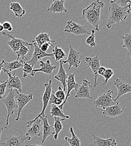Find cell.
<instances>
[{
    "label": "cell",
    "mask_w": 131,
    "mask_h": 146,
    "mask_svg": "<svg viewBox=\"0 0 131 146\" xmlns=\"http://www.w3.org/2000/svg\"><path fill=\"white\" fill-rule=\"evenodd\" d=\"M52 80L50 79L48 83L44 84V87H45V91H44L43 97H42V101H43L42 110H41L40 113L38 114L37 117H36L34 119H37L40 116L45 117L46 116L45 115V111L47 109V108L48 107V105L49 104V99H50V97L51 96V93L52 92Z\"/></svg>",
    "instance_id": "5bb4252c"
},
{
    "label": "cell",
    "mask_w": 131,
    "mask_h": 146,
    "mask_svg": "<svg viewBox=\"0 0 131 146\" xmlns=\"http://www.w3.org/2000/svg\"><path fill=\"white\" fill-rule=\"evenodd\" d=\"M5 62H6V61H5V60H2V61L0 62V73H1V70H2V67H3V64H4V63H5Z\"/></svg>",
    "instance_id": "7bdbcfd3"
},
{
    "label": "cell",
    "mask_w": 131,
    "mask_h": 146,
    "mask_svg": "<svg viewBox=\"0 0 131 146\" xmlns=\"http://www.w3.org/2000/svg\"><path fill=\"white\" fill-rule=\"evenodd\" d=\"M10 10H11L15 14V16L21 18L26 13L25 10L21 7L18 2H12L10 3Z\"/></svg>",
    "instance_id": "484cf974"
},
{
    "label": "cell",
    "mask_w": 131,
    "mask_h": 146,
    "mask_svg": "<svg viewBox=\"0 0 131 146\" xmlns=\"http://www.w3.org/2000/svg\"><path fill=\"white\" fill-rule=\"evenodd\" d=\"M123 40L124 44L123 47L125 48L127 50V55L131 58V28L128 33L126 34L125 36H120Z\"/></svg>",
    "instance_id": "f546056e"
},
{
    "label": "cell",
    "mask_w": 131,
    "mask_h": 146,
    "mask_svg": "<svg viewBox=\"0 0 131 146\" xmlns=\"http://www.w3.org/2000/svg\"><path fill=\"white\" fill-rule=\"evenodd\" d=\"M51 49L52 51V54L54 55L55 62L60 61L66 57V54L62 48H59L57 46H56Z\"/></svg>",
    "instance_id": "4dcf8cb0"
},
{
    "label": "cell",
    "mask_w": 131,
    "mask_h": 146,
    "mask_svg": "<svg viewBox=\"0 0 131 146\" xmlns=\"http://www.w3.org/2000/svg\"><path fill=\"white\" fill-rule=\"evenodd\" d=\"M3 128H3V127L0 128V139H1V134H2V131H3ZM0 145H1V142H0Z\"/></svg>",
    "instance_id": "f6af8a7d"
},
{
    "label": "cell",
    "mask_w": 131,
    "mask_h": 146,
    "mask_svg": "<svg viewBox=\"0 0 131 146\" xmlns=\"http://www.w3.org/2000/svg\"><path fill=\"white\" fill-rule=\"evenodd\" d=\"M37 43L38 46L40 48V46L45 43H54L55 40H51L50 39V35L46 33H41L36 36L35 40H34Z\"/></svg>",
    "instance_id": "d4e9b609"
},
{
    "label": "cell",
    "mask_w": 131,
    "mask_h": 146,
    "mask_svg": "<svg viewBox=\"0 0 131 146\" xmlns=\"http://www.w3.org/2000/svg\"><path fill=\"white\" fill-rule=\"evenodd\" d=\"M131 4L122 7L111 1V5L108 8L109 14L108 21L106 24L107 28L110 29L113 25L119 24L120 22L125 20L131 13Z\"/></svg>",
    "instance_id": "7a4b0ae2"
},
{
    "label": "cell",
    "mask_w": 131,
    "mask_h": 146,
    "mask_svg": "<svg viewBox=\"0 0 131 146\" xmlns=\"http://www.w3.org/2000/svg\"><path fill=\"white\" fill-rule=\"evenodd\" d=\"M54 78L61 83V84L62 86H63V90L65 92L66 88L67 87V80L68 78V75L66 74V70H65L63 66L62 60L59 61V68L58 72L57 73L56 75L54 76Z\"/></svg>",
    "instance_id": "44dd1931"
},
{
    "label": "cell",
    "mask_w": 131,
    "mask_h": 146,
    "mask_svg": "<svg viewBox=\"0 0 131 146\" xmlns=\"http://www.w3.org/2000/svg\"><path fill=\"white\" fill-rule=\"evenodd\" d=\"M29 51V48L26 47L25 46H22L19 50L15 53L17 55L16 60H18V61L19 60L20 57H22V58L27 60V58L26 57V55L28 54Z\"/></svg>",
    "instance_id": "1f68e13d"
},
{
    "label": "cell",
    "mask_w": 131,
    "mask_h": 146,
    "mask_svg": "<svg viewBox=\"0 0 131 146\" xmlns=\"http://www.w3.org/2000/svg\"><path fill=\"white\" fill-rule=\"evenodd\" d=\"M2 25H3V29L6 30L8 32H11L13 29L12 25L10 23L8 22V21L4 22L2 24Z\"/></svg>",
    "instance_id": "60d3db41"
},
{
    "label": "cell",
    "mask_w": 131,
    "mask_h": 146,
    "mask_svg": "<svg viewBox=\"0 0 131 146\" xmlns=\"http://www.w3.org/2000/svg\"><path fill=\"white\" fill-rule=\"evenodd\" d=\"M32 44L34 47V52L32 55V57L30 60H28L26 62L29 64H30L33 68L37 64L38 61H40V60L43 58L44 57H51L53 60H55V57L54 55L52 54H47L46 52H43V51H41L40 48L38 47L36 43V42L33 40L32 41Z\"/></svg>",
    "instance_id": "4fadbf2b"
},
{
    "label": "cell",
    "mask_w": 131,
    "mask_h": 146,
    "mask_svg": "<svg viewBox=\"0 0 131 146\" xmlns=\"http://www.w3.org/2000/svg\"><path fill=\"white\" fill-rule=\"evenodd\" d=\"M26 128L25 135L30 138L39 137L43 133V124L39 117L28 121Z\"/></svg>",
    "instance_id": "5b68a950"
},
{
    "label": "cell",
    "mask_w": 131,
    "mask_h": 146,
    "mask_svg": "<svg viewBox=\"0 0 131 146\" xmlns=\"http://www.w3.org/2000/svg\"><path fill=\"white\" fill-rule=\"evenodd\" d=\"M39 118L41 119L43 124V137H42V141H41V145L44 143V142L46 141L47 138L51 136V135H53L54 133L52 132V129L53 128V126H51L48 121V116H45V117L40 116Z\"/></svg>",
    "instance_id": "ffe728a7"
},
{
    "label": "cell",
    "mask_w": 131,
    "mask_h": 146,
    "mask_svg": "<svg viewBox=\"0 0 131 146\" xmlns=\"http://www.w3.org/2000/svg\"><path fill=\"white\" fill-rule=\"evenodd\" d=\"M105 4L99 0L95 1L89 6L82 11L81 20H84L86 23L93 26L95 31H99V24H100L101 10L104 7Z\"/></svg>",
    "instance_id": "6da1fadb"
},
{
    "label": "cell",
    "mask_w": 131,
    "mask_h": 146,
    "mask_svg": "<svg viewBox=\"0 0 131 146\" xmlns=\"http://www.w3.org/2000/svg\"><path fill=\"white\" fill-rule=\"evenodd\" d=\"M115 4L118 5V6L122 7H124L127 6L128 3H130L131 5V1L130 0H114L113 1Z\"/></svg>",
    "instance_id": "f35d334b"
},
{
    "label": "cell",
    "mask_w": 131,
    "mask_h": 146,
    "mask_svg": "<svg viewBox=\"0 0 131 146\" xmlns=\"http://www.w3.org/2000/svg\"><path fill=\"white\" fill-rule=\"evenodd\" d=\"M16 72L14 73V75H12L11 74H8L9 79L7 80V87L9 90L14 89L19 92L20 93H23L22 90V83L21 81L18 76H15Z\"/></svg>",
    "instance_id": "ac0fdd59"
},
{
    "label": "cell",
    "mask_w": 131,
    "mask_h": 146,
    "mask_svg": "<svg viewBox=\"0 0 131 146\" xmlns=\"http://www.w3.org/2000/svg\"><path fill=\"white\" fill-rule=\"evenodd\" d=\"M64 32L68 34H73L78 36L80 35H90V33L86 29V27L78 24L73 21L68 20L65 27Z\"/></svg>",
    "instance_id": "8992f818"
},
{
    "label": "cell",
    "mask_w": 131,
    "mask_h": 146,
    "mask_svg": "<svg viewBox=\"0 0 131 146\" xmlns=\"http://www.w3.org/2000/svg\"><path fill=\"white\" fill-rule=\"evenodd\" d=\"M68 78L67 80V94L66 96V98L65 101L63 102L62 105L59 106V108L62 111L63 110V107L64 105L66 103L67 100L68 98L70 96V92L72 90H76L79 86L80 84H78L77 83H76L75 79V73H70L68 74Z\"/></svg>",
    "instance_id": "2e32d148"
},
{
    "label": "cell",
    "mask_w": 131,
    "mask_h": 146,
    "mask_svg": "<svg viewBox=\"0 0 131 146\" xmlns=\"http://www.w3.org/2000/svg\"><path fill=\"white\" fill-rule=\"evenodd\" d=\"M85 64L87 65L86 68H84L83 69L85 70L86 69H88V68H90L92 69L93 74L94 75V87L95 88L97 87V86L99 84V83H97V78H98V73L97 71L99 68L100 67V58L99 56L97 55H96L93 57H86L85 58Z\"/></svg>",
    "instance_id": "52a82bcc"
},
{
    "label": "cell",
    "mask_w": 131,
    "mask_h": 146,
    "mask_svg": "<svg viewBox=\"0 0 131 146\" xmlns=\"http://www.w3.org/2000/svg\"><path fill=\"white\" fill-rule=\"evenodd\" d=\"M2 35L4 36L11 38V40L7 42V44L10 47V48L14 53H16L22 46H25L28 48L32 47L33 46L32 43H29L20 38H17L15 36L10 35L7 33L2 32Z\"/></svg>",
    "instance_id": "7c38bea8"
},
{
    "label": "cell",
    "mask_w": 131,
    "mask_h": 146,
    "mask_svg": "<svg viewBox=\"0 0 131 146\" xmlns=\"http://www.w3.org/2000/svg\"><path fill=\"white\" fill-rule=\"evenodd\" d=\"M95 31L94 29L91 30L90 35L88 36V38L86 39L85 42L86 43L91 47H93L96 46V41H95Z\"/></svg>",
    "instance_id": "d6a6232c"
},
{
    "label": "cell",
    "mask_w": 131,
    "mask_h": 146,
    "mask_svg": "<svg viewBox=\"0 0 131 146\" xmlns=\"http://www.w3.org/2000/svg\"><path fill=\"white\" fill-rule=\"evenodd\" d=\"M107 69L104 66H100L99 69H98V71H97V73H98V75H100L101 76H103V75L104 74V73L105 72Z\"/></svg>",
    "instance_id": "b9f144b4"
},
{
    "label": "cell",
    "mask_w": 131,
    "mask_h": 146,
    "mask_svg": "<svg viewBox=\"0 0 131 146\" xmlns=\"http://www.w3.org/2000/svg\"><path fill=\"white\" fill-rule=\"evenodd\" d=\"M62 85L60 84L58 88V91L56 92H54V95L57 98L61 100L63 102L65 101L66 98V95L65 92L63 91V89L62 88Z\"/></svg>",
    "instance_id": "8d00e7d4"
},
{
    "label": "cell",
    "mask_w": 131,
    "mask_h": 146,
    "mask_svg": "<svg viewBox=\"0 0 131 146\" xmlns=\"http://www.w3.org/2000/svg\"><path fill=\"white\" fill-rule=\"evenodd\" d=\"M50 115H51V117H60L62 119H68L70 118L69 116L65 115L63 111L59 108V107L55 105H51Z\"/></svg>",
    "instance_id": "f1b7e54d"
},
{
    "label": "cell",
    "mask_w": 131,
    "mask_h": 146,
    "mask_svg": "<svg viewBox=\"0 0 131 146\" xmlns=\"http://www.w3.org/2000/svg\"><path fill=\"white\" fill-rule=\"evenodd\" d=\"M63 103V101H61V100L57 98L54 95V91L52 92L51 93V96L49 101V104L48 105H55L56 106H60L61 105H62V104Z\"/></svg>",
    "instance_id": "d590c367"
},
{
    "label": "cell",
    "mask_w": 131,
    "mask_h": 146,
    "mask_svg": "<svg viewBox=\"0 0 131 146\" xmlns=\"http://www.w3.org/2000/svg\"><path fill=\"white\" fill-rule=\"evenodd\" d=\"M114 85L117 87V96L114 98V101H118V99L128 93L131 92V84L130 83H125L121 80L115 78L114 81Z\"/></svg>",
    "instance_id": "9a60e30c"
},
{
    "label": "cell",
    "mask_w": 131,
    "mask_h": 146,
    "mask_svg": "<svg viewBox=\"0 0 131 146\" xmlns=\"http://www.w3.org/2000/svg\"><path fill=\"white\" fill-rule=\"evenodd\" d=\"M90 88H92L93 90L95 91V88L91 86V83L84 79L83 80L82 84L80 85L75 90L76 92L75 98H85L92 100L93 98L90 94Z\"/></svg>",
    "instance_id": "30bf717a"
},
{
    "label": "cell",
    "mask_w": 131,
    "mask_h": 146,
    "mask_svg": "<svg viewBox=\"0 0 131 146\" xmlns=\"http://www.w3.org/2000/svg\"><path fill=\"white\" fill-rule=\"evenodd\" d=\"M24 146H43L41 145H35V144H28Z\"/></svg>",
    "instance_id": "ee69618b"
},
{
    "label": "cell",
    "mask_w": 131,
    "mask_h": 146,
    "mask_svg": "<svg viewBox=\"0 0 131 146\" xmlns=\"http://www.w3.org/2000/svg\"><path fill=\"white\" fill-rule=\"evenodd\" d=\"M39 63V66L40 68L37 69H33L30 75L32 76H34L36 73L38 72H41L48 75H51L54 70L57 69L56 66H54L53 64H52L49 60H47L45 62L40 60Z\"/></svg>",
    "instance_id": "e0dca14e"
},
{
    "label": "cell",
    "mask_w": 131,
    "mask_h": 146,
    "mask_svg": "<svg viewBox=\"0 0 131 146\" xmlns=\"http://www.w3.org/2000/svg\"><path fill=\"white\" fill-rule=\"evenodd\" d=\"M93 145L95 146H117L115 138L111 137L108 139H103L93 134Z\"/></svg>",
    "instance_id": "603a6c76"
},
{
    "label": "cell",
    "mask_w": 131,
    "mask_h": 146,
    "mask_svg": "<svg viewBox=\"0 0 131 146\" xmlns=\"http://www.w3.org/2000/svg\"><path fill=\"white\" fill-rule=\"evenodd\" d=\"M51 47V48H53L54 47L52 44V43H49V42L48 43H44L43 44H42L40 46V49L43 52H46V51H47L49 49V48H50Z\"/></svg>",
    "instance_id": "ab89813d"
},
{
    "label": "cell",
    "mask_w": 131,
    "mask_h": 146,
    "mask_svg": "<svg viewBox=\"0 0 131 146\" xmlns=\"http://www.w3.org/2000/svg\"><path fill=\"white\" fill-rule=\"evenodd\" d=\"M23 63L24 61L22 60H15L10 62H5L3 65L2 70H3L4 73H6L7 74H11V72H12L13 71L22 68L23 66Z\"/></svg>",
    "instance_id": "cb8c5ba5"
},
{
    "label": "cell",
    "mask_w": 131,
    "mask_h": 146,
    "mask_svg": "<svg viewBox=\"0 0 131 146\" xmlns=\"http://www.w3.org/2000/svg\"><path fill=\"white\" fill-rule=\"evenodd\" d=\"M70 132L72 135V137L70 138L67 137H65L64 138L65 141L68 142L70 146H81V141L78 138V137L76 136V135L75 134L74 131V129L72 127L70 128Z\"/></svg>",
    "instance_id": "83f0119b"
},
{
    "label": "cell",
    "mask_w": 131,
    "mask_h": 146,
    "mask_svg": "<svg viewBox=\"0 0 131 146\" xmlns=\"http://www.w3.org/2000/svg\"><path fill=\"white\" fill-rule=\"evenodd\" d=\"M82 56L80 53L73 48L71 45L70 46V50L68 57L66 60H62L63 64H68V70H70L72 67L77 68L81 62Z\"/></svg>",
    "instance_id": "9c48e42d"
},
{
    "label": "cell",
    "mask_w": 131,
    "mask_h": 146,
    "mask_svg": "<svg viewBox=\"0 0 131 146\" xmlns=\"http://www.w3.org/2000/svg\"><path fill=\"white\" fill-rule=\"evenodd\" d=\"M65 2V0H54L53 1V3L51 4L50 7L46 10V11L53 14L67 13V10L65 8L64 6Z\"/></svg>",
    "instance_id": "7402d4cb"
},
{
    "label": "cell",
    "mask_w": 131,
    "mask_h": 146,
    "mask_svg": "<svg viewBox=\"0 0 131 146\" xmlns=\"http://www.w3.org/2000/svg\"><path fill=\"white\" fill-rule=\"evenodd\" d=\"M33 95L32 93H29L25 94L24 93H19V92H17V94L15 97L16 100V104L18 105V112L17 116L15 119L16 121H19L20 120V114L22 112L23 109L25 106L33 99Z\"/></svg>",
    "instance_id": "8fae6325"
},
{
    "label": "cell",
    "mask_w": 131,
    "mask_h": 146,
    "mask_svg": "<svg viewBox=\"0 0 131 146\" xmlns=\"http://www.w3.org/2000/svg\"><path fill=\"white\" fill-rule=\"evenodd\" d=\"M7 80L2 81L0 83V100L3 99V96L5 95L6 89L7 87Z\"/></svg>",
    "instance_id": "74e56055"
},
{
    "label": "cell",
    "mask_w": 131,
    "mask_h": 146,
    "mask_svg": "<svg viewBox=\"0 0 131 146\" xmlns=\"http://www.w3.org/2000/svg\"><path fill=\"white\" fill-rule=\"evenodd\" d=\"M55 123L53 125V128H54V136L53 138L55 140H57L58 137L59 133L63 129V125L61 123L62 121H65V119H62L58 117H54Z\"/></svg>",
    "instance_id": "4316f807"
},
{
    "label": "cell",
    "mask_w": 131,
    "mask_h": 146,
    "mask_svg": "<svg viewBox=\"0 0 131 146\" xmlns=\"http://www.w3.org/2000/svg\"><path fill=\"white\" fill-rule=\"evenodd\" d=\"M114 75V72L111 69H107L104 74L103 75V76L104 78V80L102 83V85H106L108 83V81Z\"/></svg>",
    "instance_id": "e575fe53"
},
{
    "label": "cell",
    "mask_w": 131,
    "mask_h": 146,
    "mask_svg": "<svg viewBox=\"0 0 131 146\" xmlns=\"http://www.w3.org/2000/svg\"><path fill=\"white\" fill-rule=\"evenodd\" d=\"M21 135L18 136H14L9 135L5 138V142H1L2 146H24L25 142L27 140H31L32 138L24 135L21 131H20Z\"/></svg>",
    "instance_id": "ba28073f"
},
{
    "label": "cell",
    "mask_w": 131,
    "mask_h": 146,
    "mask_svg": "<svg viewBox=\"0 0 131 146\" xmlns=\"http://www.w3.org/2000/svg\"><path fill=\"white\" fill-rule=\"evenodd\" d=\"M18 91L14 89H10L8 90V94L7 96L2 99L4 106H5L7 110V115L6 120V125L3 127L5 129H8L9 124V117L11 116L15 110L18 109V105L15 101V97L17 94Z\"/></svg>",
    "instance_id": "3957f363"
},
{
    "label": "cell",
    "mask_w": 131,
    "mask_h": 146,
    "mask_svg": "<svg viewBox=\"0 0 131 146\" xmlns=\"http://www.w3.org/2000/svg\"><path fill=\"white\" fill-rule=\"evenodd\" d=\"M33 70V68L26 62H24L22 66V72H23V78H25L28 74L31 75Z\"/></svg>",
    "instance_id": "836d02e7"
},
{
    "label": "cell",
    "mask_w": 131,
    "mask_h": 146,
    "mask_svg": "<svg viewBox=\"0 0 131 146\" xmlns=\"http://www.w3.org/2000/svg\"><path fill=\"white\" fill-rule=\"evenodd\" d=\"M113 93L112 90H108L106 93L100 94L93 102V105L95 108H100L103 109L115 105L118 101H114V98L112 96Z\"/></svg>",
    "instance_id": "277c9868"
},
{
    "label": "cell",
    "mask_w": 131,
    "mask_h": 146,
    "mask_svg": "<svg viewBox=\"0 0 131 146\" xmlns=\"http://www.w3.org/2000/svg\"><path fill=\"white\" fill-rule=\"evenodd\" d=\"M103 115L109 117H115L120 115L123 113V110L121 108V104L118 102L115 105L103 108L101 110Z\"/></svg>",
    "instance_id": "d6986e66"
},
{
    "label": "cell",
    "mask_w": 131,
    "mask_h": 146,
    "mask_svg": "<svg viewBox=\"0 0 131 146\" xmlns=\"http://www.w3.org/2000/svg\"><path fill=\"white\" fill-rule=\"evenodd\" d=\"M3 25L2 24L0 23V32H2L3 31Z\"/></svg>",
    "instance_id": "bcb514c9"
}]
</instances>
